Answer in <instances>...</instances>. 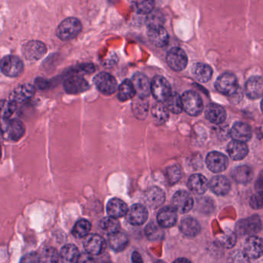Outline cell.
I'll use <instances>...</instances> for the list:
<instances>
[{
    "mask_svg": "<svg viewBox=\"0 0 263 263\" xmlns=\"http://www.w3.org/2000/svg\"><path fill=\"white\" fill-rule=\"evenodd\" d=\"M82 30L81 22L77 18H67L63 20L57 28V35L63 41L76 38Z\"/></svg>",
    "mask_w": 263,
    "mask_h": 263,
    "instance_id": "1",
    "label": "cell"
},
{
    "mask_svg": "<svg viewBox=\"0 0 263 263\" xmlns=\"http://www.w3.org/2000/svg\"><path fill=\"white\" fill-rule=\"evenodd\" d=\"M0 70L6 77H18L23 74L24 64L16 55H6L0 61Z\"/></svg>",
    "mask_w": 263,
    "mask_h": 263,
    "instance_id": "2",
    "label": "cell"
},
{
    "mask_svg": "<svg viewBox=\"0 0 263 263\" xmlns=\"http://www.w3.org/2000/svg\"><path fill=\"white\" fill-rule=\"evenodd\" d=\"M215 86L220 93L230 97H233L237 93L240 89L238 85L236 76L230 72H226L221 75L216 80Z\"/></svg>",
    "mask_w": 263,
    "mask_h": 263,
    "instance_id": "3",
    "label": "cell"
},
{
    "mask_svg": "<svg viewBox=\"0 0 263 263\" xmlns=\"http://www.w3.org/2000/svg\"><path fill=\"white\" fill-rule=\"evenodd\" d=\"M182 106L189 115L196 117L202 112L203 103L200 96L194 91H187L182 96Z\"/></svg>",
    "mask_w": 263,
    "mask_h": 263,
    "instance_id": "4",
    "label": "cell"
},
{
    "mask_svg": "<svg viewBox=\"0 0 263 263\" xmlns=\"http://www.w3.org/2000/svg\"><path fill=\"white\" fill-rule=\"evenodd\" d=\"M262 228V221L257 215L250 216L247 219H241L236 226V234L239 236H248L256 234Z\"/></svg>",
    "mask_w": 263,
    "mask_h": 263,
    "instance_id": "5",
    "label": "cell"
},
{
    "mask_svg": "<svg viewBox=\"0 0 263 263\" xmlns=\"http://www.w3.org/2000/svg\"><path fill=\"white\" fill-rule=\"evenodd\" d=\"M151 93L159 103L166 101L172 94L171 86L166 79L155 77L151 83Z\"/></svg>",
    "mask_w": 263,
    "mask_h": 263,
    "instance_id": "6",
    "label": "cell"
},
{
    "mask_svg": "<svg viewBox=\"0 0 263 263\" xmlns=\"http://www.w3.org/2000/svg\"><path fill=\"white\" fill-rule=\"evenodd\" d=\"M23 55L29 61H38L43 58L47 52V48L43 42L32 40L23 46Z\"/></svg>",
    "mask_w": 263,
    "mask_h": 263,
    "instance_id": "7",
    "label": "cell"
},
{
    "mask_svg": "<svg viewBox=\"0 0 263 263\" xmlns=\"http://www.w3.org/2000/svg\"><path fill=\"white\" fill-rule=\"evenodd\" d=\"M167 64L174 71H182L188 64V57L180 48H173L166 55Z\"/></svg>",
    "mask_w": 263,
    "mask_h": 263,
    "instance_id": "8",
    "label": "cell"
},
{
    "mask_svg": "<svg viewBox=\"0 0 263 263\" xmlns=\"http://www.w3.org/2000/svg\"><path fill=\"white\" fill-rule=\"evenodd\" d=\"M94 83L99 91L105 95H111L117 91V82L116 79L107 72H100L96 76Z\"/></svg>",
    "mask_w": 263,
    "mask_h": 263,
    "instance_id": "9",
    "label": "cell"
},
{
    "mask_svg": "<svg viewBox=\"0 0 263 263\" xmlns=\"http://www.w3.org/2000/svg\"><path fill=\"white\" fill-rule=\"evenodd\" d=\"M172 203L176 211L180 213H187L193 209L194 202L188 192L180 190L173 196Z\"/></svg>",
    "mask_w": 263,
    "mask_h": 263,
    "instance_id": "10",
    "label": "cell"
},
{
    "mask_svg": "<svg viewBox=\"0 0 263 263\" xmlns=\"http://www.w3.org/2000/svg\"><path fill=\"white\" fill-rule=\"evenodd\" d=\"M206 165L210 171L215 173L225 171L229 165L228 159L219 152H212L206 157Z\"/></svg>",
    "mask_w": 263,
    "mask_h": 263,
    "instance_id": "11",
    "label": "cell"
},
{
    "mask_svg": "<svg viewBox=\"0 0 263 263\" xmlns=\"http://www.w3.org/2000/svg\"><path fill=\"white\" fill-rule=\"evenodd\" d=\"M243 252L250 259H259L263 255L262 239L256 236H250L246 241Z\"/></svg>",
    "mask_w": 263,
    "mask_h": 263,
    "instance_id": "12",
    "label": "cell"
},
{
    "mask_svg": "<svg viewBox=\"0 0 263 263\" xmlns=\"http://www.w3.org/2000/svg\"><path fill=\"white\" fill-rule=\"evenodd\" d=\"M84 248L86 253L91 256H98L106 248V242L99 235H89L84 240Z\"/></svg>",
    "mask_w": 263,
    "mask_h": 263,
    "instance_id": "13",
    "label": "cell"
},
{
    "mask_svg": "<svg viewBox=\"0 0 263 263\" xmlns=\"http://www.w3.org/2000/svg\"><path fill=\"white\" fill-rule=\"evenodd\" d=\"M64 89L67 93L78 94L88 90L89 85L83 77L72 76L65 80Z\"/></svg>",
    "mask_w": 263,
    "mask_h": 263,
    "instance_id": "14",
    "label": "cell"
},
{
    "mask_svg": "<svg viewBox=\"0 0 263 263\" xmlns=\"http://www.w3.org/2000/svg\"><path fill=\"white\" fill-rule=\"evenodd\" d=\"M135 90L139 97L145 98L151 93V83L148 80V77L141 72L135 74L132 80Z\"/></svg>",
    "mask_w": 263,
    "mask_h": 263,
    "instance_id": "15",
    "label": "cell"
},
{
    "mask_svg": "<svg viewBox=\"0 0 263 263\" xmlns=\"http://www.w3.org/2000/svg\"><path fill=\"white\" fill-rule=\"evenodd\" d=\"M147 209L141 204H135L128 210V221L133 226H141L145 223L148 219Z\"/></svg>",
    "mask_w": 263,
    "mask_h": 263,
    "instance_id": "16",
    "label": "cell"
},
{
    "mask_svg": "<svg viewBox=\"0 0 263 263\" xmlns=\"http://www.w3.org/2000/svg\"><path fill=\"white\" fill-rule=\"evenodd\" d=\"M165 196L164 192L159 187H151L144 195V200L148 207L152 209L161 206L165 202Z\"/></svg>",
    "mask_w": 263,
    "mask_h": 263,
    "instance_id": "17",
    "label": "cell"
},
{
    "mask_svg": "<svg viewBox=\"0 0 263 263\" xmlns=\"http://www.w3.org/2000/svg\"><path fill=\"white\" fill-rule=\"evenodd\" d=\"M177 211L173 207H164L158 213V223L162 228L173 227L177 222Z\"/></svg>",
    "mask_w": 263,
    "mask_h": 263,
    "instance_id": "18",
    "label": "cell"
},
{
    "mask_svg": "<svg viewBox=\"0 0 263 263\" xmlns=\"http://www.w3.org/2000/svg\"><path fill=\"white\" fill-rule=\"evenodd\" d=\"M246 94L251 100L260 98L263 95V79L259 77H253L246 83Z\"/></svg>",
    "mask_w": 263,
    "mask_h": 263,
    "instance_id": "19",
    "label": "cell"
},
{
    "mask_svg": "<svg viewBox=\"0 0 263 263\" xmlns=\"http://www.w3.org/2000/svg\"><path fill=\"white\" fill-rule=\"evenodd\" d=\"M148 36L150 42L156 47H164L168 43V34L162 26L149 28Z\"/></svg>",
    "mask_w": 263,
    "mask_h": 263,
    "instance_id": "20",
    "label": "cell"
},
{
    "mask_svg": "<svg viewBox=\"0 0 263 263\" xmlns=\"http://www.w3.org/2000/svg\"><path fill=\"white\" fill-rule=\"evenodd\" d=\"M12 141H18L25 134V126L20 120H8L4 128V133Z\"/></svg>",
    "mask_w": 263,
    "mask_h": 263,
    "instance_id": "21",
    "label": "cell"
},
{
    "mask_svg": "<svg viewBox=\"0 0 263 263\" xmlns=\"http://www.w3.org/2000/svg\"><path fill=\"white\" fill-rule=\"evenodd\" d=\"M205 117L209 121L214 124H220L225 121L227 112L225 109L219 105L212 103L209 105L205 109Z\"/></svg>",
    "mask_w": 263,
    "mask_h": 263,
    "instance_id": "22",
    "label": "cell"
},
{
    "mask_svg": "<svg viewBox=\"0 0 263 263\" xmlns=\"http://www.w3.org/2000/svg\"><path fill=\"white\" fill-rule=\"evenodd\" d=\"M210 190L218 196H225L230 192L231 184L225 176H217L213 177L209 183Z\"/></svg>",
    "mask_w": 263,
    "mask_h": 263,
    "instance_id": "23",
    "label": "cell"
},
{
    "mask_svg": "<svg viewBox=\"0 0 263 263\" xmlns=\"http://www.w3.org/2000/svg\"><path fill=\"white\" fill-rule=\"evenodd\" d=\"M188 187L195 194L202 195L208 190V180L202 175L194 174L189 179Z\"/></svg>",
    "mask_w": 263,
    "mask_h": 263,
    "instance_id": "24",
    "label": "cell"
},
{
    "mask_svg": "<svg viewBox=\"0 0 263 263\" xmlns=\"http://www.w3.org/2000/svg\"><path fill=\"white\" fill-rule=\"evenodd\" d=\"M108 215L111 217L118 218L126 216L128 213V206L126 202L120 199H112L108 202L106 206Z\"/></svg>",
    "mask_w": 263,
    "mask_h": 263,
    "instance_id": "25",
    "label": "cell"
},
{
    "mask_svg": "<svg viewBox=\"0 0 263 263\" xmlns=\"http://www.w3.org/2000/svg\"><path fill=\"white\" fill-rule=\"evenodd\" d=\"M227 152L233 160H242L248 154L249 148L245 142L233 140L229 144Z\"/></svg>",
    "mask_w": 263,
    "mask_h": 263,
    "instance_id": "26",
    "label": "cell"
},
{
    "mask_svg": "<svg viewBox=\"0 0 263 263\" xmlns=\"http://www.w3.org/2000/svg\"><path fill=\"white\" fill-rule=\"evenodd\" d=\"M230 134L234 140L246 142L251 139L252 129L249 125L239 122L235 123L234 126L232 128Z\"/></svg>",
    "mask_w": 263,
    "mask_h": 263,
    "instance_id": "27",
    "label": "cell"
},
{
    "mask_svg": "<svg viewBox=\"0 0 263 263\" xmlns=\"http://www.w3.org/2000/svg\"><path fill=\"white\" fill-rule=\"evenodd\" d=\"M35 89L32 85L26 83L20 85L15 88L12 92V100L16 102H23L29 100L35 94Z\"/></svg>",
    "mask_w": 263,
    "mask_h": 263,
    "instance_id": "28",
    "label": "cell"
},
{
    "mask_svg": "<svg viewBox=\"0 0 263 263\" xmlns=\"http://www.w3.org/2000/svg\"><path fill=\"white\" fill-rule=\"evenodd\" d=\"M200 225L196 219L192 217L184 218L180 224V230L185 236L194 237L200 232Z\"/></svg>",
    "mask_w": 263,
    "mask_h": 263,
    "instance_id": "29",
    "label": "cell"
},
{
    "mask_svg": "<svg viewBox=\"0 0 263 263\" xmlns=\"http://www.w3.org/2000/svg\"><path fill=\"white\" fill-rule=\"evenodd\" d=\"M193 74L198 81L207 83L211 80L213 69L209 65L196 63L193 67Z\"/></svg>",
    "mask_w": 263,
    "mask_h": 263,
    "instance_id": "30",
    "label": "cell"
},
{
    "mask_svg": "<svg viewBox=\"0 0 263 263\" xmlns=\"http://www.w3.org/2000/svg\"><path fill=\"white\" fill-rule=\"evenodd\" d=\"M80 252L74 245H66L60 252V258L62 263H77L80 259Z\"/></svg>",
    "mask_w": 263,
    "mask_h": 263,
    "instance_id": "31",
    "label": "cell"
},
{
    "mask_svg": "<svg viewBox=\"0 0 263 263\" xmlns=\"http://www.w3.org/2000/svg\"><path fill=\"white\" fill-rule=\"evenodd\" d=\"M129 239L127 236L120 231L109 235V245L114 251L121 252L127 247Z\"/></svg>",
    "mask_w": 263,
    "mask_h": 263,
    "instance_id": "32",
    "label": "cell"
},
{
    "mask_svg": "<svg viewBox=\"0 0 263 263\" xmlns=\"http://www.w3.org/2000/svg\"><path fill=\"white\" fill-rule=\"evenodd\" d=\"M151 112L153 120L158 125L163 124L168 120V117H170L168 109H167L165 105L162 104L159 102L153 105Z\"/></svg>",
    "mask_w": 263,
    "mask_h": 263,
    "instance_id": "33",
    "label": "cell"
},
{
    "mask_svg": "<svg viewBox=\"0 0 263 263\" xmlns=\"http://www.w3.org/2000/svg\"><path fill=\"white\" fill-rule=\"evenodd\" d=\"M233 178L238 183H247L253 178V171L251 168L247 165L237 167L233 172Z\"/></svg>",
    "mask_w": 263,
    "mask_h": 263,
    "instance_id": "34",
    "label": "cell"
},
{
    "mask_svg": "<svg viewBox=\"0 0 263 263\" xmlns=\"http://www.w3.org/2000/svg\"><path fill=\"white\" fill-rule=\"evenodd\" d=\"M100 227L106 234L112 235L120 231V224L116 218H103L100 222Z\"/></svg>",
    "mask_w": 263,
    "mask_h": 263,
    "instance_id": "35",
    "label": "cell"
},
{
    "mask_svg": "<svg viewBox=\"0 0 263 263\" xmlns=\"http://www.w3.org/2000/svg\"><path fill=\"white\" fill-rule=\"evenodd\" d=\"M133 111L136 118L145 120L148 111V104L145 98L139 97L133 102Z\"/></svg>",
    "mask_w": 263,
    "mask_h": 263,
    "instance_id": "36",
    "label": "cell"
},
{
    "mask_svg": "<svg viewBox=\"0 0 263 263\" xmlns=\"http://www.w3.org/2000/svg\"><path fill=\"white\" fill-rule=\"evenodd\" d=\"M136 95L134 86L132 81L129 80H125L119 88L118 98L121 101H127L133 98Z\"/></svg>",
    "mask_w": 263,
    "mask_h": 263,
    "instance_id": "37",
    "label": "cell"
},
{
    "mask_svg": "<svg viewBox=\"0 0 263 263\" xmlns=\"http://www.w3.org/2000/svg\"><path fill=\"white\" fill-rule=\"evenodd\" d=\"M165 106L170 112L175 114H179L183 110L182 106V97L177 93H172L170 97L165 101Z\"/></svg>",
    "mask_w": 263,
    "mask_h": 263,
    "instance_id": "38",
    "label": "cell"
},
{
    "mask_svg": "<svg viewBox=\"0 0 263 263\" xmlns=\"http://www.w3.org/2000/svg\"><path fill=\"white\" fill-rule=\"evenodd\" d=\"M16 107L17 103L14 100H0V120H9L14 112L16 110Z\"/></svg>",
    "mask_w": 263,
    "mask_h": 263,
    "instance_id": "39",
    "label": "cell"
},
{
    "mask_svg": "<svg viewBox=\"0 0 263 263\" xmlns=\"http://www.w3.org/2000/svg\"><path fill=\"white\" fill-rule=\"evenodd\" d=\"M91 230V224L86 219H81L77 222L72 230V235L77 239H83L89 235Z\"/></svg>",
    "mask_w": 263,
    "mask_h": 263,
    "instance_id": "40",
    "label": "cell"
},
{
    "mask_svg": "<svg viewBox=\"0 0 263 263\" xmlns=\"http://www.w3.org/2000/svg\"><path fill=\"white\" fill-rule=\"evenodd\" d=\"M133 9L139 14H148L153 10L155 0H132Z\"/></svg>",
    "mask_w": 263,
    "mask_h": 263,
    "instance_id": "41",
    "label": "cell"
},
{
    "mask_svg": "<svg viewBox=\"0 0 263 263\" xmlns=\"http://www.w3.org/2000/svg\"><path fill=\"white\" fill-rule=\"evenodd\" d=\"M40 259V263H58L60 255L55 249L49 247L43 250Z\"/></svg>",
    "mask_w": 263,
    "mask_h": 263,
    "instance_id": "42",
    "label": "cell"
},
{
    "mask_svg": "<svg viewBox=\"0 0 263 263\" xmlns=\"http://www.w3.org/2000/svg\"><path fill=\"white\" fill-rule=\"evenodd\" d=\"M160 227L155 223H150L145 227V235L150 240H158L162 239L163 236V231Z\"/></svg>",
    "mask_w": 263,
    "mask_h": 263,
    "instance_id": "43",
    "label": "cell"
},
{
    "mask_svg": "<svg viewBox=\"0 0 263 263\" xmlns=\"http://www.w3.org/2000/svg\"><path fill=\"white\" fill-rule=\"evenodd\" d=\"M166 176L170 184L177 183L182 176L180 168L178 165H172L166 170Z\"/></svg>",
    "mask_w": 263,
    "mask_h": 263,
    "instance_id": "44",
    "label": "cell"
},
{
    "mask_svg": "<svg viewBox=\"0 0 263 263\" xmlns=\"http://www.w3.org/2000/svg\"><path fill=\"white\" fill-rule=\"evenodd\" d=\"M147 23L149 28L162 26V23H163L162 14L159 12L152 11L150 13H148V17H147Z\"/></svg>",
    "mask_w": 263,
    "mask_h": 263,
    "instance_id": "45",
    "label": "cell"
},
{
    "mask_svg": "<svg viewBox=\"0 0 263 263\" xmlns=\"http://www.w3.org/2000/svg\"><path fill=\"white\" fill-rule=\"evenodd\" d=\"M236 234L231 230H227L223 236L221 237V242L223 244L224 247L228 249L233 248L236 242Z\"/></svg>",
    "mask_w": 263,
    "mask_h": 263,
    "instance_id": "46",
    "label": "cell"
},
{
    "mask_svg": "<svg viewBox=\"0 0 263 263\" xmlns=\"http://www.w3.org/2000/svg\"><path fill=\"white\" fill-rule=\"evenodd\" d=\"M230 263H250V259L243 251L236 250L230 254Z\"/></svg>",
    "mask_w": 263,
    "mask_h": 263,
    "instance_id": "47",
    "label": "cell"
},
{
    "mask_svg": "<svg viewBox=\"0 0 263 263\" xmlns=\"http://www.w3.org/2000/svg\"><path fill=\"white\" fill-rule=\"evenodd\" d=\"M250 205L254 210H260L263 208V187L257 190V193L252 196Z\"/></svg>",
    "mask_w": 263,
    "mask_h": 263,
    "instance_id": "48",
    "label": "cell"
},
{
    "mask_svg": "<svg viewBox=\"0 0 263 263\" xmlns=\"http://www.w3.org/2000/svg\"><path fill=\"white\" fill-rule=\"evenodd\" d=\"M20 263H40V256L36 253H30L22 257Z\"/></svg>",
    "mask_w": 263,
    "mask_h": 263,
    "instance_id": "49",
    "label": "cell"
},
{
    "mask_svg": "<svg viewBox=\"0 0 263 263\" xmlns=\"http://www.w3.org/2000/svg\"><path fill=\"white\" fill-rule=\"evenodd\" d=\"M77 263H94L93 259H92L91 255L88 254L87 253L84 254L80 255V259H79Z\"/></svg>",
    "mask_w": 263,
    "mask_h": 263,
    "instance_id": "50",
    "label": "cell"
},
{
    "mask_svg": "<svg viewBox=\"0 0 263 263\" xmlns=\"http://www.w3.org/2000/svg\"><path fill=\"white\" fill-rule=\"evenodd\" d=\"M35 86L40 89H44L45 88L47 87L48 82L44 79L38 78L35 80Z\"/></svg>",
    "mask_w": 263,
    "mask_h": 263,
    "instance_id": "51",
    "label": "cell"
},
{
    "mask_svg": "<svg viewBox=\"0 0 263 263\" xmlns=\"http://www.w3.org/2000/svg\"><path fill=\"white\" fill-rule=\"evenodd\" d=\"M132 262H133V263H143L140 254L137 253V252L133 253V256H132Z\"/></svg>",
    "mask_w": 263,
    "mask_h": 263,
    "instance_id": "52",
    "label": "cell"
},
{
    "mask_svg": "<svg viewBox=\"0 0 263 263\" xmlns=\"http://www.w3.org/2000/svg\"><path fill=\"white\" fill-rule=\"evenodd\" d=\"M83 71L87 72H92L94 71V66L92 64L83 65L82 66Z\"/></svg>",
    "mask_w": 263,
    "mask_h": 263,
    "instance_id": "53",
    "label": "cell"
},
{
    "mask_svg": "<svg viewBox=\"0 0 263 263\" xmlns=\"http://www.w3.org/2000/svg\"><path fill=\"white\" fill-rule=\"evenodd\" d=\"M173 263H192L190 260H188L187 259H185V258H179V259H176Z\"/></svg>",
    "mask_w": 263,
    "mask_h": 263,
    "instance_id": "54",
    "label": "cell"
},
{
    "mask_svg": "<svg viewBox=\"0 0 263 263\" xmlns=\"http://www.w3.org/2000/svg\"><path fill=\"white\" fill-rule=\"evenodd\" d=\"M261 109H262V112L263 114V99L262 102H261Z\"/></svg>",
    "mask_w": 263,
    "mask_h": 263,
    "instance_id": "55",
    "label": "cell"
},
{
    "mask_svg": "<svg viewBox=\"0 0 263 263\" xmlns=\"http://www.w3.org/2000/svg\"><path fill=\"white\" fill-rule=\"evenodd\" d=\"M1 156H2V148H1V146H0V159H1Z\"/></svg>",
    "mask_w": 263,
    "mask_h": 263,
    "instance_id": "56",
    "label": "cell"
},
{
    "mask_svg": "<svg viewBox=\"0 0 263 263\" xmlns=\"http://www.w3.org/2000/svg\"><path fill=\"white\" fill-rule=\"evenodd\" d=\"M157 263H164V262H158Z\"/></svg>",
    "mask_w": 263,
    "mask_h": 263,
    "instance_id": "57",
    "label": "cell"
}]
</instances>
